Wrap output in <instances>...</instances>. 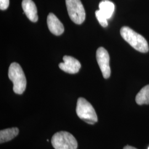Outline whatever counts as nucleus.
<instances>
[{"label": "nucleus", "instance_id": "f257e3e1", "mask_svg": "<svg viewBox=\"0 0 149 149\" xmlns=\"http://www.w3.org/2000/svg\"><path fill=\"white\" fill-rule=\"evenodd\" d=\"M120 35L135 50L143 53L148 52L149 45L145 38L130 28L123 27L120 29Z\"/></svg>", "mask_w": 149, "mask_h": 149}, {"label": "nucleus", "instance_id": "f03ea898", "mask_svg": "<svg viewBox=\"0 0 149 149\" xmlns=\"http://www.w3.org/2000/svg\"><path fill=\"white\" fill-rule=\"evenodd\" d=\"M8 75L13 84V90L15 93L22 94L26 90L27 81L21 66L18 63H12L8 69Z\"/></svg>", "mask_w": 149, "mask_h": 149}, {"label": "nucleus", "instance_id": "7ed1b4c3", "mask_svg": "<svg viewBox=\"0 0 149 149\" xmlns=\"http://www.w3.org/2000/svg\"><path fill=\"white\" fill-rule=\"evenodd\" d=\"M76 113L81 119L89 124H94L98 121V118L94 108L84 98L80 97L78 99Z\"/></svg>", "mask_w": 149, "mask_h": 149}, {"label": "nucleus", "instance_id": "20e7f679", "mask_svg": "<svg viewBox=\"0 0 149 149\" xmlns=\"http://www.w3.org/2000/svg\"><path fill=\"white\" fill-rule=\"evenodd\" d=\"M52 144L55 149H77L78 146L74 136L65 131L55 134L52 138Z\"/></svg>", "mask_w": 149, "mask_h": 149}, {"label": "nucleus", "instance_id": "39448f33", "mask_svg": "<svg viewBox=\"0 0 149 149\" xmlns=\"http://www.w3.org/2000/svg\"><path fill=\"white\" fill-rule=\"evenodd\" d=\"M70 19L75 24H81L85 21L86 13L81 0H65Z\"/></svg>", "mask_w": 149, "mask_h": 149}, {"label": "nucleus", "instance_id": "423d86ee", "mask_svg": "<svg viewBox=\"0 0 149 149\" xmlns=\"http://www.w3.org/2000/svg\"><path fill=\"white\" fill-rule=\"evenodd\" d=\"M96 59L104 79H108L111 76L109 66V55L106 49L100 47L96 52Z\"/></svg>", "mask_w": 149, "mask_h": 149}, {"label": "nucleus", "instance_id": "0eeeda50", "mask_svg": "<svg viewBox=\"0 0 149 149\" xmlns=\"http://www.w3.org/2000/svg\"><path fill=\"white\" fill-rule=\"evenodd\" d=\"M64 63L59 64V68L65 72L70 74L77 73L81 67L80 61L74 58L65 55L63 57Z\"/></svg>", "mask_w": 149, "mask_h": 149}, {"label": "nucleus", "instance_id": "6e6552de", "mask_svg": "<svg viewBox=\"0 0 149 149\" xmlns=\"http://www.w3.org/2000/svg\"><path fill=\"white\" fill-rule=\"evenodd\" d=\"M47 24L49 31L55 36L61 35L64 32V27L57 17L50 13L47 17Z\"/></svg>", "mask_w": 149, "mask_h": 149}, {"label": "nucleus", "instance_id": "1a4fd4ad", "mask_svg": "<svg viewBox=\"0 0 149 149\" xmlns=\"http://www.w3.org/2000/svg\"><path fill=\"white\" fill-rule=\"evenodd\" d=\"M22 7L24 13L31 21L33 22L38 21L37 8L36 4L32 0H23Z\"/></svg>", "mask_w": 149, "mask_h": 149}, {"label": "nucleus", "instance_id": "9d476101", "mask_svg": "<svg viewBox=\"0 0 149 149\" xmlns=\"http://www.w3.org/2000/svg\"><path fill=\"white\" fill-rule=\"evenodd\" d=\"M100 11L106 16L108 19L111 18L114 11L115 6L114 3L109 0H103L99 4Z\"/></svg>", "mask_w": 149, "mask_h": 149}, {"label": "nucleus", "instance_id": "9b49d317", "mask_svg": "<svg viewBox=\"0 0 149 149\" xmlns=\"http://www.w3.org/2000/svg\"><path fill=\"white\" fill-rule=\"evenodd\" d=\"M19 133L18 128H8L4 130H2L0 132V143L2 144L7 141H10L15 138Z\"/></svg>", "mask_w": 149, "mask_h": 149}, {"label": "nucleus", "instance_id": "f8f14e48", "mask_svg": "<svg viewBox=\"0 0 149 149\" xmlns=\"http://www.w3.org/2000/svg\"><path fill=\"white\" fill-rule=\"evenodd\" d=\"M135 101L139 105L149 104V85L145 86L139 92L136 96Z\"/></svg>", "mask_w": 149, "mask_h": 149}, {"label": "nucleus", "instance_id": "ddd939ff", "mask_svg": "<svg viewBox=\"0 0 149 149\" xmlns=\"http://www.w3.org/2000/svg\"><path fill=\"white\" fill-rule=\"evenodd\" d=\"M96 17L100 24L103 27H107L108 26V22L107 18L106 17L101 11L100 10H97L95 12Z\"/></svg>", "mask_w": 149, "mask_h": 149}, {"label": "nucleus", "instance_id": "4468645a", "mask_svg": "<svg viewBox=\"0 0 149 149\" xmlns=\"http://www.w3.org/2000/svg\"><path fill=\"white\" fill-rule=\"evenodd\" d=\"M10 4L9 0H0V9L1 10H6L8 8Z\"/></svg>", "mask_w": 149, "mask_h": 149}, {"label": "nucleus", "instance_id": "2eb2a0df", "mask_svg": "<svg viewBox=\"0 0 149 149\" xmlns=\"http://www.w3.org/2000/svg\"><path fill=\"white\" fill-rule=\"evenodd\" d=\"M123 149H137L135 148H134L133 146H126Z\"/></svg>", "mask_w": 149, "mask_h": 149}, {"label": "nucleus", "instance_id": "dca6fc26", "mask_svg": "<svg viewBox=\"0 0 149 149\" xmlns=\"http://www.w3.org/2000/svg\"><path fill=\"white\" fill-rule=\"evenodd\" d=\"M148 149H149V148H148Z\"/></svg>", "mask_w": 149, "mask_h": 149}]
</instances>
